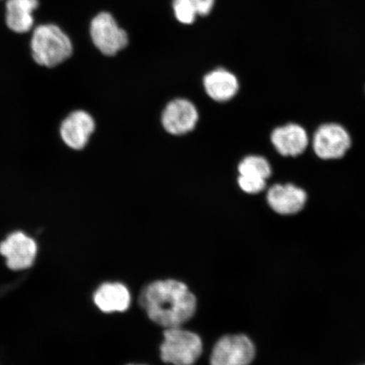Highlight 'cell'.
Returning a JSON list of instances; mask_svg holds the SVG:
<instances>
[{"label":"cell","mask_w":365,"mask_h":365,"mask_svg":"<svg viewBox=\"0 0 365 365\" xmlns=\"http://www.w3.org/2000/svg\"><path fill=\"white\" fill-rule=\"evenodd\" d=\"M38 252L35 240L21 231L12 232L0 244V254L13 270H23L34 264Z\"/></svg>","instance_id":"obj_10"},{"label":"cell","mask_w":365,"mask_h":365,"mask_svg":"<svg viewBox=\"0 0 365 365\" xmlns=\"http://www.w3.org/2000/svg\"><path fill=\"white\" fill-rule=\"evenodd\" d=\"M239 173L240 175L261 177L267 180L272 175V168L266 158L250 155L242 160Z\"/></svg>","instance_id":"obj_15"},{"label":"cell","mask_w":365,"mask_h":365,"mask_svg":"<svg viewBox=\"0 0 365 365\" xmlns=\"http://www.w3.org/2000/svg\"><path fill=\"white\" fill-rule=\"evenodd\" d=\"M140 304L158 325L181 327L193 317L196 299L188 287L176 280L157 281L141 292Z\"/></svg>","instance_id":"obj_1"},{"label":"cell","mask_w":365,"mask_h":365,"mask_svg":"<svg viewBox=\"0 0 365 365\" xmlns=\"http://www.w3.org/2000/svg\"><path fill=\"white\" fill-rule=\"evenodd\" d=\"M130 291L118 282H107L94 294L95 304L105 313L125 312L130 307Z\"/></svg>","instance_id":"obj_13"},{"label":"cell","mask_w":365,"mask_h":365,"mask_svg":"<svg viewBox=\"0 0 365 365\" xmlns=\"http://www.w3.org/2000/svg\"><path fill=\"white\" fill-rule=\"evenodd\" d=\"M238 182L240 189L250 195L263 192L267 185V180L263 178L250 175H240Z\"/></svg>","instance_id":"obj_17"},{"label":"cell","mask_w":365,"mask_h":365,"mask_svg":"<svg viewBox=\"0 0 365 365\" xmlns=\"http://www.w3.org/2000/svg\"><path fill=\"white\" fill-rule=\"evenodd\" d=\"M173 10L178 21L181 24H193L198 16L194 4L191 0H173Z\"/></svg>","instance_id":"obj_16"},{"label":"cell","mask_w":365,"mask_h":365,"mask_svg":"<svg viewBox=\"0 0 365 365\" xmlns=\"http://www.w3.org/2000/svg\"><path fill=\"white\" fill-rule=\"evenodd\" d=\"M353 144L350 131L339 122L322 123L313 132L312 152L322 161H339L349 153Z\"/></svg>","instance_id":"obj_3"},{"label":"cell","mask_w":365,"mask_h":365,"mask_svg":"<svg viewBox=\"0 0 365 365\" xmlns=\"http://www.w3.org/2000/svg\"><path fill=\"white\" fill-rule=\"evenodd\" d=\"M192 1L198 16H208L212 12L214 6H215V0H191Z\"/></svg>","instance_id":"obj_18"},{"label":"cell","mask_w":365,"mask_h":365,"mask_svg":"<svg viewBox=\"0 0 365 365\" xmlns=\"http://www.w3.org/2000/svg\"><path fill=\"white\" fill-rule=\"evenodd\" d=\"M202 353V341L181 327L168 328L161 345V358L173 365H193Z\"/></svg>","instance_id":"obj_4"},{"label":"cell","mask_w":365,"mask_h":365,"mask_svg":"<svg viewBox=\"0 0 365 365\" xmlns=\"http://www.w3.org/2000/svg\"><path fill=\"white\" fill-rule=\"evenodd\" d=\"M198 118L197 109L192 103L185 99H176L164 109L162 122L168 133L180 135L194 130Z\"/></svg>","instance_id":"obj_11"},{"label":"cell","mask_w":365,"mask_h":365,"mask_svg":"<svg viewBox=\"0 0 365 365\" xmlns=\"http://www.w3.org/2000/svg\"><path fill=\"white\" fill-rule=\"evenodd\" d=\"M255 356V346L248 336L230 335L222 337L214 346L211 364L249 365Z\"/></svg>","instance_id":"obj_8"},{"label":"cell","mask_w":365,"mask_h":365,"mask_svg":"<svg viewBox=\"0 0 365 365\" xmlns=\"http://www.w3.org/2000/svg\"><path fill=\"white\" fill-rule=\"evenodd\" d=\"M267 202L274 212L281 216H294L307 207L309 193L294 182H277L267 190Z\"/></svg>","instance_id":"obj_6"},{"label":"cell","mask_w":365,"mask_h":365,"mask_svg":"<svg viewBox=\"0 0 365 365\" xmlns=\"http://www.w3.org/2000/svg\"><path fill=\"white\" fill-rule=\"evenodd\" d=\"M270 140L281 157L289 158L302 156L307 152L310 143L307 128L294 121L276 127L272 131Z\"/></svg>","instance_id":"obj_7"},{"label":"cell","mask_w":365,"mask_h":365,"mask_svg":"<svg viewBox=\"0 0 365 365\" xmlns=\"http://www.w3.org/2000/svg\"><path fill=\"white\" fill-rule=\"evenodd\" d=\"M39 0H7L6 21L9 29L18 34L29 33L34 25V13Z\"/></svg>","instance_id":"obj_12"},{"label":"cell","mask_w":365,"mask_h":365,"mask_svg":"<svg viewBox=\"0 0 365 365\" xmlns=\"http://www.w3.org/2000/svg\"><path fill=\"white\" fill-rule=\"evenodd\" d=\"M90 36L95 47L105 56H116L129 44L126 31L108 12H100L91 20Z\"/></svg>","instance_id":"obj_5"},{"label":"cell","mask_w":365,"mask_h":365,"mask_svg":"<svg viewBox=\"0 0 365 365\" xmlns=\"http://www.w3.org/2000/svg\"><path fill=\"white\" fill-rule=\"evenodd\" d=\"M364 95H365V85L364 86Z\"/></svg>","instance_id":"obj_19"},{"label":"cell","mask_w":365,"mask_h":365,"mask_svg":"<svg viewBox=\"0 0 365 365\" xmlns=\"http://www.w3.org/2000/svg\"><path fill=\"white\" fill-rule=\"evenodd\" d=\"M205 90L210 98L217 102H227L238 93L237 77L225 68H217L205 76Z\"/></svg>","instance_id":"obj_14"},{"label":"cell","mask_w":365,"mask_h":365,"mask_svg":"<svg viewBox=\"0 0 365 365\" xmlns=\"http://www.w3.org/2000/svg\"><path fill=\"white\" fill-rule=\"evenodd\" d=\"M95 130L94 118L88 112L77 109L63 118L59 127V135L66 147L81 150L89 143Z\"/></svg>","instance_id":"obj_9"},{"label":"cell","mask_w":365,"mask_h":365,"mask_svg":"<svg viewBox=\"0 0 365 365\" xmlns=\"http://www.w3.org/2000/svg\"><path fill=\"white\" fill-rule=\"evenodd\" d=\"M31 57L38 66L54 68L73 56L74 47L68 36L52 23L36 26L31 38Z\"/></svg>","instance_id":"obj_2"},{"label":"cell","mask_w":365,"mask_h":365,"mask_svg":"<svg viewBox=\"0 0 365 365\" xmlns=\"http://www.w3.org/2000/svg\"><path fill=\"white\" fill-rule=\"evenodd\" d=\"M130 365H135V364H130Z\"/></svg>","instance_id":"obj_20"}]
</instances>
